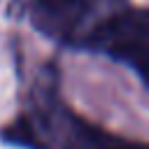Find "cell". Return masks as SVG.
Returning <instances> with one entry per match:
<instances>
[{"mask_svg": "<svg viewBox=\"0 0 149 149\" xmlns=\"http://www.w3.org/2000/svg\"><path fill=\"white\" fill-rule=\"evenodd\" d=\"M119 5L123 0H33V26L51 40L79 44L88 16L100 5Z\"/></svg>", "mask_w": 149, "mask_h": 149, "instance_id": "3957f363", "label": "cell"}, {"mask_svg": "<svg viewBox=\"0 0 149 149\" xmlns=\"http://www.w3.org/2000/svg\"><path fill=\"white\" fill-rule=\"evenodd\" d=\"M40 121L47 140L56 149H147V144L140 140H126L121 135H114L81 119L68 107H61L54 95L49 98L47 112H40Z\"/></svg>", "mask_w": 149, "mask_h": 149, "instance_id": "7a4b0ae2", "label": "cell"}, {"mask_svg": "<svg viewBox=\"0 0 149 149\" xmlns=\"http://www.w3.org/2000/svg\"><path fill=\"white\" fill-rule=\"evenodd\" d=\"M79 47L100 51L123 65L133 68L135 74L147 81L149 70V16L142 7H123L112 12L91 26Z\"/></svg>", "mask_w": 149, "mask_h": 149, "instance_id": "6da1fadb", "label": "cell"}]
</instances>
